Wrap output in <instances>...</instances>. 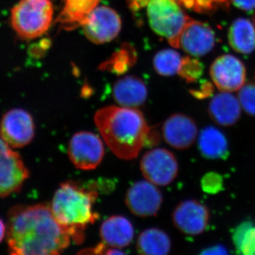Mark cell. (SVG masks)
Masks as SVG:
<instances>
[{
    "instance_id": "7a4b0ae2",
    "label": "cell",
    "mask_w": 255,
    "mask_h": 255,
    "mask_svg": "<svg viewBox=\"0 0 255 255\" xmlns=\"http://www.w3.org/2000/svg\"><path fill=\"white\" fill-rule=\"evenodd\" d=\"M95 122L114 155L126 160L138 156L150 131L142 112L130 107L101 109L95 114Z\"/></svg>"
},
{
    "instance_id": "7402d4cb",
    "label": "cell",
    "mask_w": 255,
    "mask_h": 255,
    "mask_svg": "<svg viewBox=\"0 0 255 255\" xmlns=\"http://www.w3.org/2000/svg\"><path fill=\"white\" fill-rule=\"evenodd\" d=\"M65 7L58 18L64 28L82 25L87 14L96 7L100 0H64Z\"/></svg>"
},
{
    "instance_id": "2e32d148",
    "label": "cell",
    "mask_w": 255,
    "mask_h": 255,
    "mask_svg": "<svg viewBox=\"0 0 255 255\" xmlns=\"http://www.w3.org/2000/svg\"><path fill=\"white\" fill-rule=\"evenodd\" d=\"M100 236L107 246L123 248L130 244L134 237L133 226L127 218L112 216L101 226Z\"/></svg>"
},
{
    "instance_id": "44dd1931",
    "label": "cell",
    "mask_w": 255,
    "mask_h": 255,
    "mask_svg": "<svg viewBox=\"0 0 255 255\" xmlns=\"http://www.w3.org/2000/svg\"><path fill=\"white\" fill-rule=\"evenodd\" d=\"M171 246L170 238L167 233L159 228H151L140 233L136 248L140 255H164L169 254Z\"/></svg>"
},
{
    "instance_id": "6da1fadb",
    "label": "cell",
    "mask_w": 255,
    "mask_h": 255,
    "mask_svg": "<svg viewBox=\"0 0 255 255\" xmlns=\"http://www.w3.org/2000/svg\"><path fill=\"white\" fill-rule=\"evenodd\" d=\"M71 240L47 204L16 206L8 214L6 242L10 255H59Z\"/></svg>"
},
{
    "instance_id": "f1b7e54d",
    "label": "cell",
    "mask_w": 255,
    "mask_h": 255,
    "mask_svg": "<svg viewBox=\"0 0 255 255\" xmlns=\"http://www.w3.org/2000/svg\"><path fill=\"white\" fill-rule=\"evenodd\" d=\"M206 12H211L222 6H229L230 0H204Z\"/></svg>"
},
{
    "instance_id": "83f0119b",
    "label": "cell",
    "mask_w": 255,
    "mask_h": 255,
    "mask_svg": "<svg viewBox=\"0 0 255 255\" xmlns=\"http://www.w3.org/2000/svg\"><path fill=\"white\" fill-rule=\"evenodd\" d=\"M106 243H100L94 248H87L79 252L80 255H124V252L119 251L118 248H110Z\"/></svg>"
},
{
    "instance_id": "7c38bea8",
    "label": "cell",
    "mask_w": 255,
    "mask_h": 255,
    "mask_svg": "<svg viewBox=\"0 0 255 255\" xmlns=\"http://www.w3.org/2000/svg\"><path fill=\"white\" fill-rule=\"evenodd\" d=\"M209 218L208 208L194 199L181 202L172 214L175 227L189 236H198L204 233L209 225Z\"/></svg>"
},
{
    "instance_id": "f546056e",
    "label": "cell",
    "mask_w": 255,
    "mask_h": 255,
    "mask_svg": "<svg viewBox=\"0 0 255 255\" xmlns=\"http://www.w3.org/2000/svg\"><path fill=\"white\" fill-rule=\"evenodd\" d=\"M233 2L237 7L246 11L255 9V0H233Z\"/></svg>"
},
{
    "instance_id": "d4e9b609",
    "label": "cell",
    "mask_w": 255,
    "mask_h": 255,
    "mask_svg": "<svg viewBox=\"0 0 255 255\" xmlns=\"http://www.w3.org/2000/svg\"><path fill=\"white\" fill-rule=\"evenodd\" d=\"M204 72V65L199 60L186 57L182 58V65L178 73L187 82H196Z\"/></svg>"
},
{
    "instance_id": "603a6c76",
    "label": "cell",
    "mask_w": 255,
    "mask_h": 255,
    "mask_svg": "<svg viewBox=\"0 0 255 255\" xmlns=\"http://www.w3.org/2000/svg\"><path fill=\"white\" fill-rule=\"evenodd\" d=\"M233 241L239 254L255 255V226L251 222L241 223L235 230Z\"/></svg>"
},
{
    "instance_id": "8fae6325",
    "label": "cell",
    "mask_w": 255,
    "mask_h": 255,
    "mask_svg": "<svg viewBox=\"0 0 255 255\" xmlns=\"http://www.w3.org/2000/svg\"><path fill=\"white\" fill-rule=\"evenodd\" d=\"M125 201L132 214L139 217H151L159 212L163 197L155 184L148 180H141L129 188Z\"/></svg>"
},
{
    "instance_id": "3957f363",
    "label": "cell",
    "mask_w": 255,
    "mask_h": 255,
    "mask_svg": "<svg viewBox=\"0 0 255 255\" xmlns=\"http://www.w3.org/2000/svg\"><path fill=\"white\" fill-rule=\"evenodd\" d=\"M98 195L93 187L74 182L62 183L55 192L50 206L52 214L76 244L83 243L84 231L100 218L93 209Z\"/></svg>"
},
{
    "instance_id": "5b68a950",
    "label": "cell",
    "mask_w": 255,
    "mask_h": 255,
    "mask_svg": "<svg viewBox=\"0 0 255 255\" xmlns=\"http://www.w3.org/2000/svg\"><path fill=\"white\" fill-rule=\"evenodd\" d=\"M146 6L152 30L178 48L180 33L191 18L174 0H149Z\"/></svg>"
},
{
    "instance_id": "cb8c5ba5",
    "label": "cell",
    "mask_w": 255,
    "mask_h": 255,
    "mask_svg": "<svg viewBox=\"0 0 255 255\" xmlns=\"http://www.w3.org/2000/svg\"><path fill=\"white\" fill-rule=\"evenodd\" d=\"M182 58L173 50H161L155 55L153 60L154 68L159 75L171 76L179 72Z\"/></svg>"
},
{
    "instance_id": "277c9868",
    "label": "cell",
    "mask_w": 255,
    "mask_h": 255,
    "mask_svg": "<svg viewBox=\"0 0 255 255\" xmlns=\"http://www.w3.org/2000/svg\"><path fill=\"white\" fill-rule=\"evenodd\" d=\"M53 12L50 0H20L11 10L10 23L21 39H36L49 29Z\"/></svg>"
},
{
    "instance_id": "8992f818",
    "label": "cell",
    "mask_w": 255,
    "mask_h": 255,
    "mask_svg": "<svg viewBox=\"0 0 255 255\" xmlns=\"http://www.w3.org/2000/svg\"><path fill=\"white\" fill-rule=\"evenodd\" d=\"M28 177L21 156L0 137V197L18 192Z\"/></svg>"
},
{
    "instance_id": "5bb4252c",
    "label": "cell",
    "mask_w": 255,
    "mask_h": 255,
    "mask_svg": "<svg viewBox=\"0 0 255 255\" xmlns=\"http://www.w3.org/2000/svg\"><path fill=\"white\" fill-rule=\"evenodd\" d=\"M216 43L214 31L209 25L194 19L189 20L180 33L178 48L194 56L207 54Z\"/></svg>"
},
{
    "instance_id": "1f68e13d",
    "label": "cell",
    "mask_w": 255,
    "mask_h": 255,
    "mask_svg": "<svg viewBox=\"0 0 255 255\" xmlns=\"http://www.w3.org/2000/svg\"><path fill=\"white\" fill-rule=\"evenodd\" d=\"M5 234H6V226L4 221L0 219V243L4 240Z\"/></svg>"
},
{
    "instance_id": "4fadbf2b",
    "label": "cell",
    "mask_w": 255,
    "mask_h": 255,
    "mask_svg": "<svg viewBox=\"0 0 255 255\" xmlns=\"http://www.w3.org/2000/svg\"><path fill=\"white\" fill-rule=\"evenodd\" d=\"M211 76L221 91H237L246 81V68L236 57L224 55L218 58L211 65Z\"/></svg>"
},
{
    "instance_id": "ba28073f",
    "label": "cell",
    "mask_w": 255,
    "mask_h": 255,
    "mask_svg": "<svg viewBox=\"0 0 255 255\" xmlns=\"http://www.w3.org/2000/svg\"><path fill=\"white\" fill-rule=\"evenodd\" d=\"M36 127L31 114L23 109L10 110L0 122V137L12 148H21L33 140Z\"/></svg>"
},
{
    "instance_id": "ffe728a7",
    "label": "cell",
    "mask_w": 255,
    "mask_h": 255,
    "mask_svg": "<svg viewBox=\"0 0 255 255\" xmlns=\"http://www.w3.org/2000/svg\"><path fill=\"white\" fill-rule=\"evenodd\" d=\"M231 47L243 54H250L255 49V28L250 20L240 18L235 20L228 32Z\"/></svg>"
},
{
    "instance_id": "e0dca14e",
    "label": "cell",
    "mask_w": 255,
    "mask_h": 255,
    "mask_svg": "<svg viewBox=\"0 0 255 255\" xmlns=\"http://www.w3.org/2000/svg\"><path fill=\"white\" fill-rule=\"evenodd\" d=\"M209 112L216 123L223 127H231L241 118V105L239 100L229 92H223L213 97Z\"/></svg>"
},
{
    "instance_id": "ac0fdd59",
    "label": "cell",
    "mask_w": 255,
    "mask_h": 255,
    "mask_svg": "<svg viewBox=\"0 0 255 255\" xmlns=\"http://www.w3.org/2000/svg\"><path fill=\"white\" fill-rule=\"evenodd\" d=\"M113 97L114 100L123 107H140L147 99V87L140 78L124 77L114 84Z\"/></svg>"
},
{
    "instance_id": "d6986e66",
    "label": "cell",
    "mask_w": 255,
    "mask_h": 255,
    "mask_svg": "<svg viewBox=\"0 0 255 255\" xmlns=\"http://www.w3.org/2000/svg\"><path fill=\"white\" fill-rule=\"evenodd\" d=\"M199 151L207 159L226 158L228 142L226 135L217 128L207 127L201 130L199 136Z\"/></svg>"
},
{
    "instance_id": "9a60e30c",
    "label": "cell",
    "mask_w": 255,
    "mask_h": 255,
    "mask_svg": "<svg viewBox=\"0 0 255 255\" xmlns=\"http://www.w3.org/2000/svg\"><path fill=\"white\" fill-rule=\"evenodd\" d=\"M165 142L177 150L189 148L195 142L198 128L192 119L182 114L170 116L162 126Z\"/></svg>"
},
{
    "instance_id": "9c48e42d",
    "label": "cell",
    "mask_w": 255,
    "mask_h": 255,
    "mask_svg": "<svg viewBox=\"0 0 255 255\" xmlns=\"http://www.w3.org/2000/svg\"><path fill=\"white\" fill-rule=\"evenodd\" d=\"M82 26L90 41L102 44L112 41L118 36L122 28V20L112 8L96 6L87 14Z\"/></svg>"
},
{
    "instance_id": "484cf974",
    "label": "cell",
    "mask_w": 255,
    "mask_h": 255,
    "mask_svg": "<svg viewBox=\"0 0 255 255\" xmlns=\"http://www.w3.org/2000/svg\"><path fill=\"white\" fill-rule=\"evenodd\" d=\"M238 100L247 114L255 117V83L246 84L239 90Z\"/></svg>"
},
{
    "instance_id": "52a82bcc",
    "label": "cell",
    "mask_w": 255,
    "mask_h": 255,
    "mask_svg": "<svg viewBox=\"0 0 255 255\" xmlns=\"http://www.w3.org/2000/svg\"><path fill=\"white\" fill-rule=\"evenodd\" d=\"M68 153L76 168L92 170L102 162L105 147L98 135L91 132L80 131L74 134L70 139Z\"/></svg>"
},
{
    "instance_id": "4dcf8cb0",
    "label": "cell",
    "mask_w": 255,
    "mask_h": 255,
    "mask_svg": "<svg viewBox=\"0 0 255 255\" xmlns=\"http://www.w3.org/2000/svg\"><path fill=\"white\" fill-rule=\"evenodd\" d=\"M226 253H227V251H226V248H223V246H215L203 252L202 254L221 255L226 254Z\"/></svg>"
},
{
    "instance_id": "4316f807",
    "label": "cell",
    "mask_w": 255,
    "mask_h": 255,
    "mask_svg": "<svg viewBox=\"0 0 255 255\" xmlns=\"http://www.w3.org/2000/svg\"><path fill=\"white\" fill-rule=\"evenodd\" d=\"M132 11H137L147 6L149 0H127ZM178 4L199 13H206L204 0H174Z\"/></svg>"
},
{
    "instance_id": "30bf717a",
    "label": "cell",
    "mask_w": 255,
    "mask_h": 255,
    "mask_svg": "<svg viewBox=\"0 0 255 255\" xmlns=\"http://www.w3.org/2000/svg\"><path fill=\"white\" fill-rule=\"evenodd\" d=\"M140 167L145 179L158 186L169 185L177 177L179 171L175 156L164 148L146 152L140 160Z\"/></svg>"
}]
</instances>
